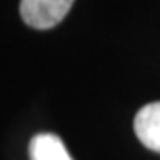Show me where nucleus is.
Wrapping results in <instances>:
<instances>
[{
	"label": "nucleus",
	"mask_w": 160,
	"mask_h": 160,
	"mask_svg": "<svg viewBox=\"0 0 160 160\" xmlns=\"http://www.w3.org/2000/svg\"><path fill=\"white\" fill-rule=\"evenodd\" d=\"M73 6V0H21V19L33 29H50L58 25Z\"/></svg>",
	"instance_id": "nucleus-1"
},
{
	"label": "nucleus",
	"mask_w": 160,
	"mask_h": 160,
	"mask_svg": "<svg viewBox=\"0 0 160 160\" xmlns=\"http://www.w3.org/2000/svg\"><path fill=\"white\" fill-rule=\"evenodd\" d=\"M133 129L137 139L147 148L160 152V100L145 104L135 114Z\"/></svg>",
	"instance_id": "nucleus-2"
},
{
	"label": "nucleus",
	"mask_w": 160,
	"mask_h": 160,
	"mask_svg": "<svg viewBox=\"0 0 160 160\" xmlns=\"http://www.w3.org/2000/svg\"><path fill=\"white\" fill-rule=\"evenodd\" d=\"M29 160H73L62 139L54 133H39L29 143Z\"/></svg>",
	"instance_id": "nucleus-3"
}]
</instances>
